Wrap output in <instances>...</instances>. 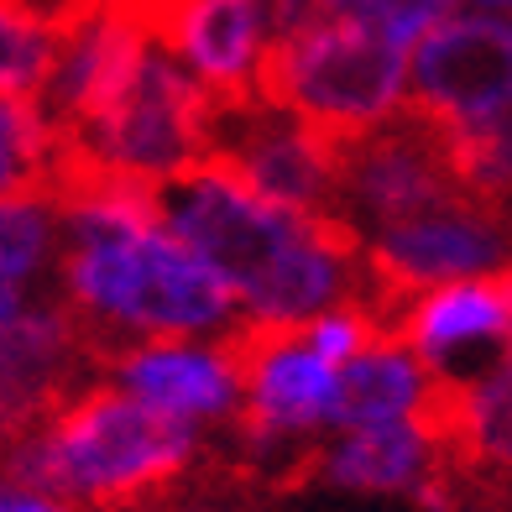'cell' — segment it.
I'll list each match as a JSON object with an SVG mask.
<instances>
[{"label":"cell","instance_id":"obj_23","mask_svg":"<svg viewBox=\"0 0 512 512\" xmlns=\"http://www.w3.org/2000/svg\"><path fill=\"white\" fill-rule=\"evenodd\" d=\"M0 512H89V507L68 502L58 492H42V486H27V481H6V492H0Z\"/></svg>","mask_w":512,"mask_h":512},{"label":"cell","instance_id":"obj_13","mask_svg":"<svg viewBox=\"0 0 512 512\" xmlns=\"http://www.w3.org/2000/svg\"><path fill=\"white\" fill-rule=\"evenodd\" d=\"M100 377V351L58 293L0 309V408L6 439L37 429Z\"/></svg>","mask_w":512,"mask_h":512},{"label":"cell","instance_id":"obj_12","mask_svg":"<svg viewBox=\"0 0 512 512\" xmlns=\"http://www.w3.org/2000/svg\"><path fill=\"white\" fill-rule=\"evenodd\" d=\"M157 48H168L220 105L262 95L277 48L272 0H126Z\"/></svg>","mask_w":512,"mask_h":512},{"label":"cell","instance_id":"obj_7","mask_svg":"<svg viewBox=\"0 0 512 512\" xmlns=\"http://www.w3.org/2000/svg\"><path fill=\"white\" fill-rule=\"evenodd\" d=\"M471 194L460 183L450 136L418 110H403L398 121L340 142V183H335V220L356 241H371L382 230L413 215Z\"/></svg>","mask_w":512,"mask_h":512},{"label":"cell","instance_id":"obj_15","mask_svg":"<svg viewBox=\"0 0 512 512\" xmlns=\"http://www.w3.org/2000/svg\"><path fill=\"white\" fill-rule=\"evenodd\" d=\"M387 330L439 382L455 387L512 351V272L398 298L387 309Z\"/></svg>","mask_w":512,"mask_h":512},{"label":"cell","instance_id":"obj_5","mask_svg":"<svg viewBox=\"0 0 512 512\" xmlns=\"http://www.w3.org/2000/svg\"><path fill=\"white\" fill-rule=\"evenodd\" d=\"M215 110L220 100L168 48L152 42V53L142 58V68L131 74L121 95L95 121L63 136L68 142L63 168L126 178L142 183V189H168L173 178H183L209 157Z\"/></svg>","mask_w":512,"mask_h":512},{"label":"cell","instance_id":"obj_3","mask_svg":"<svg viewBox=\"0 0 512 512\" xmlns=\"http://www.w3.org/2000/svg\"><path fill=\"white\" fill-rule=\"evenodd\" d=\"M209 439L95 377L58 413L6 445V476L58 492L89 512L142 507L194 471Z\"/></svg>","mask_w":512,"mask_h":512},{"label":"cell","instance_id":"obj_11","mask_svg":"<svg viewBox=\"0 0 512 512\" xmlns=\"http://www.w3.org/2000/svg\"><path fill=\"white\" fill-rule=\"evenodd\" d=\"M100 377L142 408L173 418L194 434L241 424L246 408V361L236 340H147L100 361Z\"/></svg>","mask_w":512,"mask_h":512},{"label":"cell","instance_id":"obj_9","mask_svg":"<svg viewBox=\"0 0 512 512\" xmlns=\"http://www.w3.org/2000/svg\"><path fill=\"white\" fill-rule=\"evenodd\" d=\"M445 136L512 121V21L455 11L413 48V105Z\"/></svg>","mask_w":512,"mask_h":512},{"label":"cell","instance_id":"obj_22","mask_svg":"<svg viewBox=\"0 0 512 512\" xmlns=\"http://www.w3.org/2000/svg\"><path fill=\"white\" fill-rule=\"evenodd\" d=\"M63 42V21L27 6V0H6L0 16V89L16 100H42V89L53 79Z\"/></svg>","mask_w":512,"mask_h":512},{"label":"cell","instance_id":"obj_6","mask_svg":"<svg viewBox=\"0 0 512 512\" xmlns=\"http://www.w3.org/2000/svg\"><path fill=\"white\" fill-rule=\"evenodd\" d=\"M246 361V408H241V450L256 471L283 476L309 471L314 450L335 434L340 371L314 351L304 330H241Z\"/></svg>","mask_w":512,"mask_h":512},{"label":"cell","instance_id":"obj_1","mask_svg":"<svg viewBox=\"0 0 512 512\" xmlns=\"http://www.w3.org/2000/svg\"><path fill=\"white\" fill-rule=\"evenodd\" d=\"M58 298L100 361L147 340H236L246 324L220 272L173 230L157 189L63 168Z\"/></svg>","mask_w":512,"mask_h":512},{"label":"cell","instance_id":"obj_10","mask_svg":"<svg viewBox=\"0 0 512 512\" xmlns=\"http://www.w3.org/2000/svg\"><path fill=\"white\" fill-rule=\"evenodd\" d=\"M209 157L236 168L251 189H262L277 204L304 209V215H335L340 142L298 121L293 110L272 105L267 95L215 110Z\"/></svg>","mask_w":512,"mask_h":512},{"label":"cell","instance_id":"obj_18","mask_svg":"<svg viewBox=\"0 0 512 512\" xmlns=\"http://www.w3.org/2000/svg\"><path fill=\"white\" fill-rule=\"evenodd\" d=\"M439 429L450 439L455 476L512 486V351L476 377L445 387Z\"/></svg>","mask_w":512,"mask_h":512},{"label":"cell","instance_id":"obj_14","mask_svg":"<svg viewBox=\"0 0 512 512\" xmlns=\"http://www.w3.org/2000/svg\"><path fill=\"white\" fill-rule=\"evenodd\" d=\"M450 476L455 460L439 418L330 434L304 471V481L319 492L366 497V502H413L434 512H450Z\"/></svg>","mask_w":512,"mask_h":512},{"label":"cell","instance_id":"obj_8","mask_svg":"<svg viewBox=\"0 0 512 512\" xmlns=\"http://www.w3.org/2000/svg\"><path fill=\"white\" fill-rule=\"evenodd\" d=\"M371 283H377L382 309L398 298L445 288V283H471V277H502L512 272V204L460 194L450 204L413 215L382 236L361 241Z\"/></svg>","mask_w":512,"mask_h":512},{"label":"cell","instance_id":"obj_4","mask_svg":"<svg viewBox=\"0 0 512 512\" xmlns=\"http://www.w3.org/2000/svg\"><path fill=\"white\" fill-rule=\"evenodd\" d=\"M262 95L335 142H356L413 105V48L371 21H309L277 37Z\"/></svg>","mask_w":512,"mask_h":512},{"label":"cell","instance_id":"obj_19","mask_svg":"<svg viewBox=\"0 0 512 512\" xmlns=\"http://www.w3.org/2000/svg\"><path fill=\"white\" fill-rule=\"evenodd\" d=\"M63 204L58 189H21L0 204V309L32 304L58 288Z\"/></svg>","mask_w":512,"mask_h":512},{"label":"cell","instance_id":"obj_17","mask_svg":"<svg viewBox=\"0 0 512 512\" xmlns=\"http://www.w3.org/2000/svg\"><path fill=\"white\" fill-rule=\"evenodd\" d=\"M439 403H445V382L387 330L377 345H366V351L340 371L335 434L387 429V424H424V418H439Z\"/></svg>","mask_w":512,"mask_h":512},{"label":"cell","instance_id":"obj_20","mask_svg":"<svg viewBox=\"0 0 512 512\" xmlns=\"http://www.w3.org/2000/svg\"><path fill=\"white\" fill-rule=\"evenodd\" d=\"M63 162H68V142L48 115V105L0 95V183H6V194L53 189L63 178Z\"/></svg>","mask_w":512,"mask_h":512},{"label":"cell","instance_id":"obj_2","mask_svg":"<svg viewBox=\"0 0 512 512\" xmlns=\"http://www.w3.org/2000/svg\"><path fill=\"white\" fill-rule=\"evenodd\" d=\"M162 215L220 283L236 293L246 330H304L345 304H382L366 251L335 215H304L204 157L157 189Z\"/></svg>","mask_w":512,"mask_h":512},{"label":"cell","instance_id":"obj_25","mask_svg":"<svg viewBox=\"0 0 512 512\" xmlns=\"http://www.w3.org/2000/svg\"><path fill=\"white\" fill-rule=\"evenodd\" d=\"M173 512H225V507H215V502H183V507H173Z\"/></svg>","mask_w":512,"mask_h":512},{"label":"cell","instance_id":"obj_21","mask_svg":"<svg viewBox=\"0 0 512 512\" xmlns=\"http://www.w3.org/2000/svg\"><path fill=\"white\" fill-rule=\"evenodd\" d=\"M460 0H272V21H277V37L283 32H298L309 21H330V16H345V21H371L403 42V48H418L439 21L455 16Z\"/></svg>","mask_w":512,"mask_h":512},{"label":"cell","instance_id":"obj_16","mask_svg":"<svg viewBox=\"0 0 512 512\" xmlns=\"http://www.w3.org/2000/svg\"><path fill=\"white\" fill-rule=\"evenodd\" d=\"M152 53V32L142 27L126 0H84V6L63 21L58 63L53 79L42 89V105L58 121V131H79L84 121L121 95L131 74Z\"/></svg>","mask_w":512,"mask_h":512},{"label":"cell","instance_id":"obj_24","mask_svg":"<svg viewBox=\"0 0 512 512\" xmlns=\"http://www.w3.org/2000/svg\"><path fill=\"white\" fill-rule=\"evenodd\" d=\"M471 11H486V16H507V21H512V0H471Z\"/></svg>","mask_w":512,"mask_h":512}]
</instances>
